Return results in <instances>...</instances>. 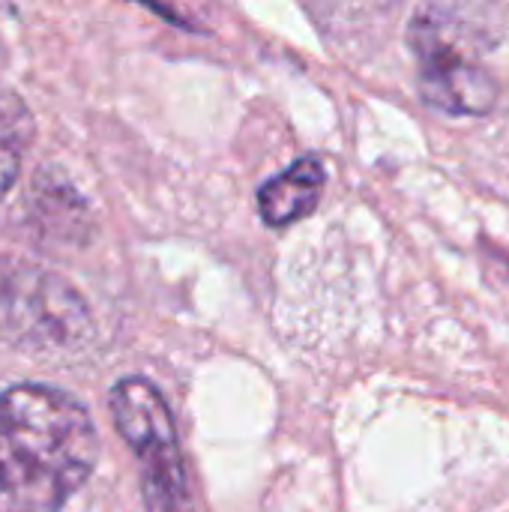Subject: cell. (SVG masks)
<instances>
[{"label": "cell", "mask_w": 509, "mask_h": 512, "mask_svg": "<svg viewBox=\"0 0 509 512\" xmlns=\"http://www.w3.org/2000/svg\"><path fill=\"white\" fill-rule=\"evenodd\" d=\"M96 459L99 435L75 396L45 384L0 393V512H60Z\"/></svg>", "instance_id": "6da1fadb"}, {"label": "cell", "mask_w": 509, "mask_h": 512, "mask_svg": "<svg viewBox=\"0 0 509 512\" xmlns=\"http://www.w3.org/2000/svg\"><path fill=\"white\" fill-rule=\"evenodd\" d=\"M108 405L141 465L144 512H195L180 438L162 393L144 378H126L111 387Z\"/></svg>", "instance_id": "7a4b0ae2"}, {"label": "cell", "mask_w": 509, "mask_h": 512, "mask_svg": "<svg viewBox=\"0 0 509 512\" xmlns=\"http://www.w3.org/2000/svg\"><path fill=\"white\" fill-rule=\"evenodd\" d=\"M408 42L420 66L423 99L447 114H486L495 105V81L477 57V42L465 18L447 6H423Z\"/></svg>", "instance_id": "3957f363"}, {"label": "cell", "mask_w": 509, "mask_h": 512, "mask_svg": "<svg viewBox=\"0 0 509 512\" xmlns=\"http://www.w3.org/2000/svg\"><path fill=\"white\" fill-rule=\"evenodd\" d=\"M0 333L24 348H78L90 336V315L54 273L0 264Z\"/></svg>", "instance_id": "277c9868"}, {"label": "cell", "mask_w": 509, "mask_h": 512, "mask_svg": "<svg viewBox=\"0 0 509 512\" xmlns=\"http://www.w3.org/2000/svg\"><path fill=\"white\" fill-rule=\"evenodd\" d=\"M324 189V168L318 159H297L291 168L267 180L258 192L261 219L273 228H285L309 216Z\"/></svg>", "instance_id": "5b68a950"}, {"label": "cell", "mask_w": 509, "mask_h": 512, "mask_svg": "<svg viewBox=\"0 0 509 512\" xmlns=\"http://www.w3.org/2000/svg\"><path fill=\"white\" fill-rule=\"evenodd\" d=\"M18 168H21L18 144H15V135H12L9 120H6L3 111H0V201H3V198L9 195V189L15 186Z\"/></svg>", "instance_id": "8992f818"}]
</instances>
